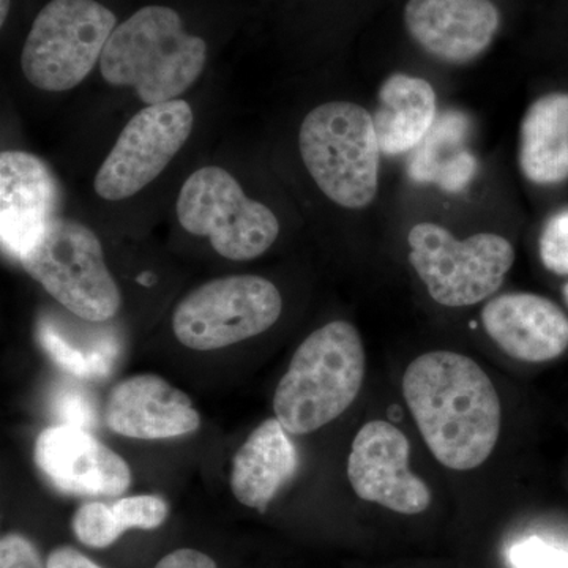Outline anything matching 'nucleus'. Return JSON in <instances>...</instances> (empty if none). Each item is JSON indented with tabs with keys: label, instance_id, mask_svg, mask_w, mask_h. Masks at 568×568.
Returning <instances> with one entry per match:
<instances>
[{
	"label": "nucleus",
	"instance_id": "1",
	"mask_svg": "<svg viewBox=\"0 0 568 568\" xmlns=\"http://www.w3.org/2000/svg\"><path fill=\"white\" fill-rule=\"evenodd\" d=\"M418 439L436 465L470 476L496 457L506 435V402L477 358L429 349L410 358L399 379Z\"/></svg>",
	"mask_w": 568,
	"mask_h": 568
},
{
	"label": "nucleus",
	"instance_id": "2",
	"mask_svg": "<svg viewBox=\"0 0 568 568\" xmlns=\"http://www.w3.org/2000/svg\"><path fill=\"white\" fill-rule=\"evenodd\" d=\"M366 376L364 339L334 321L306 336L274 395V413L290 435H312L354 405Z\"/></svg>",
	"mask_w": 568,
	"mask_h": 568
},
{
	"label": "nucleus",
	"instance_id": "3",
	"mask_svg": "<svg viewBox=\"0 0 568 568\" xmlns=\"http://www.w3.org/2000/svg\"><path fill=\"white\" fill-rule=\"evenodd\" d=\"M207 44L183 29L178 11L151 6L111 33L100 59L103 80L133 88L142 102H171L203 73Z\"/></svg>",
	"mask_w": 568,
	"mask_h": 568
},
{
	"label": "nucleus",
	"instance_id": "4",
	"mask_svg": "<svg viewBox=\"0 0 568 568\" xmlns=\"http://www.w3.org/2000/svg\"><path fill=\"white\" fill-rule=\"evenodd\" d=\"M298 148L306 170L325 196L346 209L373 203L379 183L381 148L373 115L351 102H328L302 122Z\"/></svg>",
	"mask_w": 568,
	"mask_h": 568
},
{
	"label": "nucleus",
	"instance_id": "5",
	"mask_svg": "<svg viewBox=\"0 0 568 568\" xmlns=\"http://www.w3.org/2000/svg\"><path fill=\"white\" fill-rule=\"evenodd\" d=\"M18 261L81 320L106 323L121 310V290L104 263L102 244L84 224L55 216Z\"/></svg>",
	"mask_w": 568,
	"mask_h": 568
},
{
	"label": "nucleus",
	"instance_id": "6",
	"mask_svg": "<svg viewBox=\"0 0 568 568\" xmlns=\"http://www.w3.org/2000/svg\"><path fill=\"white\" fill-rule=\"evenodd\" d=\"M409 264L429 297L447 308H465L495 297L515 263V248L503 235L455 237L435 223L410 230Z\"/></svg>",
	"mask_w": 568,
	"mask_h": 568
},
{
	"label": "nucleus",
	"instance_id": "7",
	"mask_svg": "<svg viewBox=\"0 0 568 568\" xmlns=\"http://www.w3.org/2000/svg\"><path fill=\"white\" fill-rule=\"evenodd\" d=\"M115 28V14L97 0H51L22 48L24 77L41 91L77 88L102 59Z\"/></svg>",
	"mask_w": 568,
	"mask_h": 568
},
{
	"label": "nucleus",
	"instance_id": "8",
	"mask_svg": "<svg viewBox=\"0 0 568 568\" xmlns=\"http://www.w3.org/2000/svg\"><path fill=\"white\" fill-rule=\"evenodd\" d=\"M179 223L186 233L211 239L220 256L233 261L260 257L275 244V213L246 196L234 175L205 166L183 183L178 200Z\"/></svg>",
	"mask_w": 568,
	"mask_h": 568
},
{
	"label": "nucleus",
	"instance_id": "9",
	"mask_svg": "<svg viewBox=\"0 0 568 568\" xmlns=\"http://www.w3.org/2000/svg\"><path fill=\"white\" fill-rule=\"evenodd\" d=\"M283 298L274 283L233 275L196 287L173 315L175 338L194 351H215L264 334L280 320Z\"/></svg>",
	"mask_w": 568,
	"mask_h": 568
},
{
	"label": "nucleus",
	"instance_id": "10",
	"mask_svg": "<svg viewBox=\"0 0 568 568\" xmlns=\"http://www.w3.org/2000/svg\"><path fill=\"white\" fill-rule=\"evenodd\" d=\"M413 444L390 418H372L355 433L346 474L358 499L402 517H418L433 504L428 480L413 463Z\"/></svg>",
	"mask_w": 568,
	"mask_h": 568
},
{
	"label": "nucleus",
	"instance_id": "11",
	"mask_svg": "<svg viewBox=\"0 0 568 568\" xmlns=\"http://www.w3.org/2000/svg\"><path fill=\"white\" fill-rule=\"evenodd\" d=\"M192 106L183 100L148 104L133 115L95 175L100 197L133 196L163 173L193 130Z\"/></svg>",
	"mask_w": 568,
	"mask_h": 568
},
{
	"label": "nucleus",
	"instance_id": "12",
	"mask_svg": "<svg viewBox=\"0 0 568 568\" xmlns=\"http://www.w3.org/2000/svg\"><path fill=\"white\" fill-rule=\"evenodd\" d=\"M33 459L48 484L67 496L115 497L132 484L125 459L80 426L44 428L37 437Z\"/></svg>",
	"mask_w": 568,
	"mask_h": 568
},
{
	"label": "nucleus",
	"instance_id": "13",
	"mask_svg": "<svg viewBox=\"0 0 568 568\" xmlns=\"http://www.w3.org/2000/svg\"><path fill=\"white\" fill-rule=\"evenodd\" d=\"M489 342L517 364H552L568 351V315L556 302L532 293L495 295L480 313Z\"/></svg>",
	"mask_w": 568,
	"mask_h": 568
},
{
	"label": "nucleus",
	"instance_id": "14",
	"mask_svg": "<svg viewBox=\"0 0 568 568\" xmlns=\"http://www.w3.org/2000/svg\"><path fill=\"white\" fill-rule=\"evenodd\" d=\"M405 24L422 50L462 65L491 47L500 13L491 0H407Z\"/></svg>",
	"mask_w": 568,
	"mask_h": 568
},
{
	"label": "nucleus",
	"instance_id": "15",
	"mask_svg": "<svg viewBox=\"0 0 568 568\" xmlns=\"http://www.w3.org/2000/svg\"><path fill=\"white\" fill-rule=\"evenodd\" d=\"M104 422L115 435L133 439H171L196 432L200 413L192 399L156 375L126 377L104 406Z\"/></svg>",
	"mask_w": 568,
	"mask_h": 568
},
{
	"label": "nucleus",
	"instance_id": "16",
	"mask_svg": "<svg viewBox=\"0 0 568 568\" xmlns=\"http://www.w3.org/2000/svg\"><path fill=\"white\" fill-rule=\"evenodd\" d=\"M59 183L39 156L0 155V233L3 248L20 257L58 215Z\"/></svg>",
	"mask_w": 568,
	"mask_h": 568
},
{
	"label": "nucleus",
	"instance_id": "17",
	"mask_svg": "<svg viewBox=\"0 0 568 568\" xmlns=\"http://www.w3.org/2000/svg\"><path fill=\"white\" fill-rule=\"evenodd\" d=\"M290 436L278 418H267L239 448L231 467V489L239 503L264 514L295 476L298 454Z\"/></svg>",
	"mask_w": 568,
	"mask_h": 568
},
{
	"label": "nucleus",
	"instance_id": "18",
	"mask_svg": "<svg viewBox=\"0 0 568 568\" xmlns=\"http://www.w3.org/2000/svg\"><path fill=\"white\" fill-rule=\"evenodd\" d=\"M437 119L436 93L422 78L395 73L379 91L375 130L381 152L399 155L414 151Z\"/></svg>",
	"mask_w": 568,
	"mask_h": 568
},
{
	"label": "nucleus",
	"instance_id": "19",
	"mask_svg": "<svg viewBox=\"0 0 568 568\" xmlns=\"http://www.w3.org/2000/svg\"><path fill=\"white\" fill-rule=\"evenodd\" d=\"M519 166L538 185L568 179V93H548L530 104L523 119Z\"/></svg>",
	"mask_w": 568,
	"mask_h": 568
},
{
	"label": "nucleus",
	"instance_id": "20",
	"mask_svg": "<svg viewBox=\"0 0 568 568\" xmlns=\"http://www.w3.org/2000/svg\"><path fill=\"white\" fill-rule=\"evenodd\" d=\"M469 121L463 112L447 111L410 156L409 175L413 181L433 182L444 192L458 193L466 189L476 174V156L465 144Z\"/></svg>",
	"mask_w": 568,
	"mask_h": 568
},
{
	"label": "nucleus",
	"instance_id": "21",
	"mask_svg": "<svg viewBox=\"0 0 568 568\" xmlns=\"http://www.w3.org/2000/svg\"><path fill=\"white\" fill-rule=\"evenodd\" d=\"M39 338L51 361L78 379H106L121 358V339L108 327L69 331L61 324L43 321Z\"/></svg>",
	"mask_w": 568,
	"mask_h": 568
},
{
	"label": "nucleus",
	"instance_id": "22",
	"mask_svg": "<svg viewBox=\"0 0 568 568\" xmlns=\"http://www.w3.org/2000/svg\"><path fill=\"white\" fill-rule=\"evenodd\" d=\"M74 536L85 547L108 548L126 532L112 507L102 503H85L71 519Z\"/></svg>",
	"mask_w": 568,
	"mask_h": 568
},
{
	"label": "nucleus",
	"instance_id": "23",
	"mask_svg": "<svg viewBox=\"0 0 568 568\" xmlns=\"http://www.w3.org/2000/svg\"><path fill=\"white\" fill-rule=\"evenodd\" d=\"M111 507L125 530L160 528L170 514V508L164 499L153 495L123 497Z\"/></svg>",
	"mask_w": 568,
	"mask_h": 568
},
{
	"label": "nucleus",
	"instance_id": "24",
	"mask_svg": "<svg viewBox=\"0 0 568 568\" xmlns=\"http://www.w3.org/2000/svg\"><path fill=\"white\" fill-rule=\"evenodd\" d=\"M51 409L59 425L91 429L97 425V407L92 396L78 387L62 386L52 395Z\"/></svg>",
	"mask_w": 568,
	"mask_h": 568
},
{
	"label": "nucleus",
	"instance_id": "25",
	"mask_svg": "<svg viewBox=\"0 0 568 568\" xmlns=\"http://www.w3.org/2000/svg\"><path fill=\"white\" fill-rule=\"evenodd\" d=\"M541 263L556 275H568V209H564L545 224L540 235Z\"/></svg>",
	"mask_w": 568,
	"mask_h": 568
},
{
	"label": "nucleus",
	"instance_id": "26",
	"mask_svg": "<svg viewBox=\"0 0 568 568\" xmlns=\"http://www.w3.org/2000/svg\"><path fill=\"white\" fill-rule=\"evenodd\" d=\"M510 560L515 568H568V551L530 538L511 549Z\"/></svg>",
	"mask_w": 568,
	"mask_h": 568
},
{
	"label": "nucleus",
	"instance_id": "27",
	"mask_svg": "<svg viewBox=\"0 0 568 568\" xmlns=\"http://www.w3.org/2000/svg\"><path fill=\"white\" fill-rule=\"evenodd\" d=\"M0 568H44L39 549L21 534H7L0 540Z\"/></svg>",
	"mask_w": 568,
	"mask_h": 568
},
{
	"label": "nucleus",
	"instance_id": "28",
	"mask_svg": "<svg viewBox=\"0 0 568 568\" xmlns=\"http://www.w3.org/2000/svg\"><path fill=\"white\" fill-rule=\"evenodd\" d=\"M155 568H219L204 552L196 549L183 548L164 556Z\"/></svg>",
	"mask_w": 568,
	"mask_h": 568
},
{
	"label": "nucleus",
	"instance_id": "29",
	"mask_svg": "<svg viewBox=\"0 0 568 568\" xmlns=\"http://www.w3.org/2000/svg\"><path fill=\"white\" fill-rule=\"evenodd\" d=\"M47 568H103L71 547L55 548L48 556Z\"/></svg>",
	"mask_w": 568,
	"mask_h": 568
},
{
	"label": "nucleus",
	"instance_id": "30",
	"mask_svg": "<svg viewBox=\"0 0 568 568\" xmlns=\"http://www.w3.org/2000/svg\"><path fill=\"white\" fill-rule=\"evenodd\" d=\"M155 280V275L151 274V272H144V274L136 276V282L142 284V286H152Z\"/></svg>",
	"mask_w": 568,
	"mask_h": 568
},
{
	"label": "nucleus",
	"instance_id": "31",
	"mask_svg": "<svg viewBox=\"0 0 568 568\" xmlns=\"http://www.w3.org/2000/svg\"><path fill=\"white\" fill-rule=\"evenodd\" d=\"M0 24H6L7 14H9L10 10V0H0Z\"/></svg>",
	"mask_w": 568,
	"mask_h": 568
},
{
	"label": "nucleus",
	"instance_id": "32",
	"mask_svg": "<svg viewBox=\"0 0 568 568\" xmlns=\"http://www.w3.org/2000/svg\"><path fill=\"white\" fill-rule=\"evenodd\" d=\"M562 297H564V302H566V305L568 306V282L566 284H564Z\"/></svg>",
	"mask_w": 568,
	"mask_h": 568
}]
</instances>
